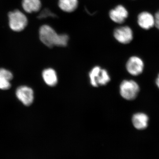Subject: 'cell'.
<instances>
[{
	"mask_svg": "<svg viewBox=\"0 0 159 159\" xmlns=\"http://www.w3.org/2000/svg\"><path fill=\"white\" fill-rule=\"evenodd\" d=\"M132 122L134 127L136 129L143 130L148 126L149 117L144 113H137L133 116Z\"/></svg>",
	"mask_w": 159,
	"mask_h": 159,
	"instance_id": "30bf717a",
	"label": "cell"
},
{
	"mask_svg": "<svg viewBox=\"0 0 159 159\" xmlns=\"http://www.w3.org/2000/svg\"><path fill=\"white\" fill-rule=\"evenodd\" d=\"M89 76L91 85L95 87L106 85L110 81V77L107 71L99 66L95 67L92 69Z\"/></svg>",
	"mask_w": 159,
	"mask_h": 159,
	"instance_id": "277c9868",
	"label": "cell"
},
{
	"mask_svg": "<svg viewBox=\"0 0 159 159\" xmlns=\"http://www.w3.org/2000/svg\"><path fill=\"white\" fill-rule=\"evenodd\" d=\"M144 63L140 57L132 56L126 63V68L129 73L134 76H139L144 71Z\"/></svg>",
	"mask_w": 159,
	"mask_h": 159,
	"instance_id": "5b68a950",
	"label": "cell"
},
{
	"mask_svg": "<svg viewBox=\"0 0 159 159\" xmlns=\"http://www.w3.org/2000/svg\"><path fill=\"white\" fill-rule=\"evenodd\" d=\"M77 0H58V6L62 11L67 12L74 11L78 6Z\"/></svg>",
	"mask_w": 159,
	"mask_h": 159,
	"instance_id": "4fadbf2b",
	"label": "cell"
},
{
	"mask_svg": "<svg viewBox=\"0 0 159 159\" xmlns=\"http://www.w3.org/2000/svg\"><path fill=\"white\" fill-rule=\"evenodd\" d=\"M114 37L119 42L122 44H128L133 39V33L128 26H122L115 29Z\"/></svg>",
	"mask_w": 159,
	"mask_h": 159,
	"instance_id": "8992f818",
	"label": "cell"
},
{
	"mask_svg": "<svg viewBox=\"0 0 159 159\" xmlns=\"http://www.w3.org/2000/svg\"><path fill=\"white\" fill-rule=\"evenodd\" d=\"M138 22L141 28L148 30L155 26L154 16L149 12L143 11L139 14Z\"/></svg>",
	"mask_w": 159,
	"mask_h": 159,
	"instance_id": "9c48e42d",
	"label": "cell"
},
{
	"mask_svg": "<svg viewBox=\"0 0 159 159\" xmlns=\"http://www.w3.org/2000/svg\"><path fill=\"white\" fill-rule=\"evenodd\" d=\"M57 16L54 13L52 12L51 10H49L48 9H45L43 10L41 12H40L38 18L40 19H43L47 18L48 17H56Z\"/></svg>",
	"mask_w": 159,
	"mask_h": 159,
	"instance_id": "5bb4252c",
	"label": "cell"
},
{
	"mask_svg": "<svg viewBox=\"0 0 159 159\" xmlns=\"http://www.w3.org/2000/svg\"><path fill=\"white\" fill-rule=\"evenodd\" d=\"M42 76L45 82L48 85L53 87L57 84L58 81L57 74L53 69L48 68L44 70Z\"/></svg>",
	"mask_w": 159,
	"mask_h": 159,
	"instance_id": "7c38bea8",
	"label": "cell"
},
{
	"mask_svg": "<svg viewBox=\"0 0 159 159\" xmlns=\"http://www.w3.org/2000/svg\"><path fill=\"white\" fill-rule=\"evenodd\" d=\"M23 9L27 13L37 12L41 8L40 0H22Z\"/></svg>",
	"mask_w": 159,
	"mask_h": 159,
	"instance_id": "8fae6325",
	"label": "cell"
},
{
	"mask_svg": "<svg viewBox=\"0 0 159 159\" xmlns=\"http://www.w3.org/2000/svg\"><path fill=\"white\" fill-rule=\"evenodd\" d=\"M109 16L115 22L122 24L128 17V12L124 6L119 5L110 11Z\"/></svg>",
	"mask_w": 159,
	"mask_h": 159,
	"instance_id": "ba28073f",
	"label": "cell"
},
{
	"mask_svg": "<svg viewBox=\"0 0 159 159\" xmlns=\"http://www.w3.org/2000/svg\"><path fill=\"white\" fill-rule=\"evenodd\" d=\"M156 84L157 86L159 89V74L158 75L156 80Z\"/></svg>",
	"mask_w": 159,
	"mask_h": 159,
	"instance_id": "ac0fdd59",
	"label": "cell"
},
{
	"mask_svg": "<svg viewBox=\"0 0 159 159\" xmlns=\"http://www.w3.org/2000/svg\"><path fill=\"white\" fill-rule=\"evenodd\" d=\"M140 87L133 80H124L120 86V93L122 98L127 100H132L138 97Z\"/></svg>",
	"mask_w": 159,
	"mask_h": 159,
	"instance_id": "3957f363",
	"label": "cell"
},
{
	"mask_svg": "<svg viewBox=\"0 0 159 159\" xmlns=\"http://www.w3.org/2000/svg\"><path fill=\"white\" fill-rule=\"evenodd\" d=\"M0 76L5 77L10 81L13 78V75L11 72L5 69H0Z\"/></svg>",
	"mask_w": 159,
	"mask_h": 159,
	"instance_id": "2e32d148",
	"label": "cell"
},
{
	"mask_svg": "<svg viewBox=\"0 0 159 159\" xmlns=\"http://www.w3.org/2000/svg\"><path fill=\"white\" fill-rule=\"evenodd\" d=\"M9 26L12 31L20 32L28 25V20L25 15L19 10L11 11L8 14Z\"/></svg>",
	"mask_w": 159,
	"mask_h": 159,
	"instance_id": "7a4b0ae2",
	"label": "cell"
},
{
	"mask_svg": "<svg viewBox=\"0 0 159 159\" xmlns=\"http://www.w3.org/2000/svg\"><path fill=\"white\" fill-rule=\"evenodd\" d=\"M39 39L46 46L49 48L65 47L68 42L69 38L66 34H58L53 28L48 25H43L40 28Z\"/></svg>",
	"mask_w": 159,
	"mask_h": 159,
	"instance_id": "6da1fadb",
	"label": "cell"
},
{
	"mask_svg": "<svg viewBox=\"0 0 159 159\" xmlns=\"http://www.w3.org/2000/svg\"><path fill=\"white\" fill-rule=\"evenodd\" d=\"M10 80L0 76V89L7 90L11 87Z\"/></svg>",
	"mask_w": 159,
	"mask_h": 159,
	"instance_id": "9a60e30c",
	"label": "cell"
},
{
	"mask_svg": "<svg viewBox=\"0 0 159 159\" xmlns=\"http://www.w3.org/2000/svg\"><path fill=\"white\" fill-rule=\"evenodd\" d=\"M16 96L24 105L29 106L34 100V93L32 89L27 86H21L16 91Z\"/></svg>",
	"mask_w": 159,
	"mask_h": 159,
	"instance_id": "52a82bcc",
	"label": "cell"
},
{
	"mask_svg": "<svg viewBox=\"0 0 159 159\" xmlns=\"http://www.w3.org/2000/svg\"><path fill=\"white\" fill-rule=\"evenodd\" d=\"M155 26L159 30V11L157 12L154 16Z\"/></svg>",
	"mask_w": 159,
	"mask_h": 159,
	"instance_id": "e0dca14e",
	"label": "cell"
}]
</instances>
